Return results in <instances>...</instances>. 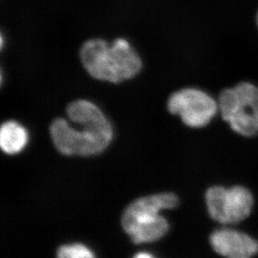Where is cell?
Instances as JSON below:
<instances>
[{
  "mask_svg": "<svg viewBox=\"0 0 258 258\" xmlns=\"http://www.w3.org/2000/svg\"><path fill=\"white\" fill-rule=\"evenodd\" d=\"M256 22H257V26H258V14H257V17H256Z\"/></svg>",
  "mask_w": 258,
  "mask_h": 258,
  "instance_id": "obj_11",
  "label": "cell"
},
{
  "mask_svg": "<svg viewBox=\"0 0 258 258\" xmlns=\"http://www.w3.org/2000/svg\"><path fill=\"white\" fill-rule=\"evenodd\" d=\"M66 113L83 129H75L62 118L54 119L49 132L58 151L64 156H90L107 148L113 139L112 126L97 105L89 100H75Z\"/></svg>",
  "mask_w": 258,
  "mask_h": 258,
  "instance_id": "obj_1",
  "label": "cell"
},
{
  "mask_svg": "<svg viewBox=\"0 0 258 258\" xmlns=\"http://www.w3.org/2000/svg\"><path fill=\"white\" fill-rule=\"evenodd\" d=\"M222 119L242 137L258 134V86L241 82L222 90L218 98Z\"/></svg>",
  "mask_w": 258,
  "mask_h": 258,
  "instance_id": "obj_4",
  "label": "cell"
},
{
  "mask_svg": "<svg viewBox=\"0 0 258 258\" xmlns=\"http://www.w3.org/2000/svg\"><path fill=\"white\" fill-rule=\"evenodd\" d=\"M57 256L59 258H91L95 254L83 244L75 243L58 247Z\"/></svg>",
  "mask_w": 258,
  "mask_h": 258,
  "instance_id": "obj_9",
  "label": "cell"
},
{
  "mask_svg": "<svg viewBox=\"0 0 258 258\" xmlns=\"http://www.w3.org/2000/svg\"><path fill=\"white\" fill-rule=\"evenodd\" d=\"M210 244L216 253L228 258H250L258 254V241L246 233L224 227L213 231Z\"/></svg>",
  "mask_w": 258,
  "mask_h": 258,
  "instance_id": "obj_7",
  "label": "cell"
},
{
  "mask_svg": "<svg viewBox=\"0 0 258 258\" xmlns=\"http://www.w3.org/2000/svg\"><path fill=\"white\" fill-rule=\"evenodd\" d=\"M205 199L211 218L222 225L243 222L253 208V196L242 185L231 188L214 185L207 189Z\"/></svg>",
  "mask_w": 258,
  "mask_h": 258,
  "instance_id": "obj_5",
  "label": "cell"
},
{
  "mask_svg": "<svg viewBox=\"0 0 258 258\" xmlns=\"http://www.w3.org/2000/svg\"><path fill=\"white\" fill-rule=\"evenodd\" d=\"M28 132L21 124L14 120L6 121L0 130V146L8 155L22 151L28 143Z\"/></svg>",
  "mask_w": 258,
  "mask_h": 258,
  "instance_id": "obj_8",
  "label": "cell"
},
{
  "mask_svg": "<svg viewBox=\"0 0 258 258\" xmlns=\"http://www.w3.org/2000/svg\"><path fill=\"white\" fill-rule=\"evenodd\" d=\"M79 56L88 76L106 83H124L142 73L144 61L139 52L124 37L111 41L96 37L84 42Z\"/></svg>",
  "mask_w": 258,
  "mask_h": 258,
  "instance_id": "obj_2",
  "label": "cell"
},
{
  "mask_svg": "<svg viewBox=\"0 0 258 258\" xmlns=\"http://www.w3.org/2000/svg\"><path fill=\"white\" fill-rule=\"evenodd\" d=\"M135 257L137 258H151L153 257V256L150 253H146V252H139V253H137Z\"/></svg>",
  "mask_w": 258,
  "mask_h": 258,
  "instance_id": "obj_10",
  "label": "cell"
},
{
  "mask_svg": "<svg viewBox=\"0 0 258 258\" xmlns=\"http://www.w3.org/2000/svg\"><path fill=\"white\" fill-rule=\"evenodd\" d=\"M167 108L172 115H179L183 123L191 128L207 126L219 110L218 101L197 88H184L173 93Z\"/></svg>",
  "mask_w": 258,
  "mask_h": 258,
  "instance_id": "obj_6",
  "label": "cell"
},
{
  "mask_svg": "<svg viewBox=\"0 0 258 258\" xmlns=\"http://www.w3.org/2000/svg\"><path fill=\"white\" fill-rule=\"evenodd\" d=\"M178 204L177 196L172 192L159 193L137 199L122 215L123 229L136 244L158 241L169 231L168 222L160 212L174 209Z\"/></svg>",
  "mask_w": 258,
  "mask_h": 258,
  "instance_id": "obj_3",
  "label": "cell"
}]
</instances>
